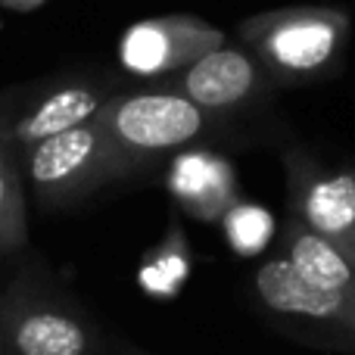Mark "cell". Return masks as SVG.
I'll list each match as a JSON object with an SVG mask.
<instances>
[{
  "label": "cell",
  "mask_w": 355,
  "mask_h": 355,
  "mask_svg": "<svg viewBox=\"0 0 355 355\" xmlns=\"http://www.w3.org/2000/svg\"><path fill=\"white\" fill-rule=\"evenodd\" d=\"M100 122L119 175H125L135 162L153 159L196 141L206 128V110L178 91L128 94L106 100L100 106Z\"/></svg>",
  "instance_id": "6da1fadb"
},
{
  "label": "cell",
  "mask_w": 355,
  "mask_h": 355,
  "mask_svg": "<svg viewBox=\"0 0 355 355\" xmlns=\"http://www.w3.org/2000/svg\"><path fill=\"white\" fill-rule=\"evenodd\" d=\"M243 37L281 75H312L331 66L349 35V16L334 6H287L243 22Z\"/></svg>",
  "instance_id": "7a4b0ae2"
},
{
  "label": "cell",
  "mask_w": 355,
  "mask_h": 355,
  "mask_svg": "<svg viewBox=\"0 0 355 355\" xmlns=\"http://www.w3.org/2000/svg\"><path fill=\"white\" fill-rule=\"evenodd\" d=\"M25 168L35 196L47 206L72 202L100 181L119 175L100 112L78 128H69L25 150Z\"/></svg>",
  "instance_id": "3957f363"
},
{
  "label": "cell",
  "mask_w": 355,
  "mask_h": 355,
  "mask_svg": "<svg viewBox=\"0 0 355 355\" xmlns=\"http://www.w3.org/2000/svg\"><path fill=\"white\" fill-rule=\"evenodd\" d=\"M225 44V31L196 16H156L135 22L119 41V60L141 78L181 72L202 53Z\"/></svg>",
  "instance_id": "277c9868"
},
{
  "label": "cell",
  "mask_w": 355,
  "mask_h": 355,
  "mask_svg": "<svg viewBox=\"0 0 355 355\" xmlns=\"http://www.w3.org/2000/svg\"><path fill=\"white\" fill-rule=\"evenodd\" d=\"M259 300L281 315H300L315 321H337V324L355 327V293L331 290L309 281L296 271L290 259H271L256 271Z\"/></svg>",
  "instance_id": "5b68a950"
},
{
  "label": "cell",
  "mask_w": 355,
  "mask_h": 355,
  "mask_svg": "<svg viewBox=\"0 0 355 355\" xmlns=\"http://www.w3.org/2000/svg\"><path fill=\"white\" fill-rule=\"evenodd\" d=\"M178 94L193 100L200 110L215 112V110H231V106L243 103L252 91L259 87V66L252 56L234 47H212L184 66L175 81Z\"/></svg>",
  "instance_id": "8992f818"
},
{
  "label": "cell",
  "mask_w": 355,
  "mask_h": 355,
  "mask_svg": "<svg viewBox=\"0 0 355 355\" xmlns=\"http://www.w3.org/2000/svg\"><path fill=\"white\" fill-rule=\"evenodd\" d=\"M103 94L91 85H62L50 91L41 103H35L16 125L10 141L22 150H31L35 144L47 141L53 135H62L69 128H78L81 122L94 119L103 106Z\"/></svg>",
  "instance_id": "52a82bcc"
},
{
  "label": "cell",
  "mask_w": 355,
  "mask_h": 355,
  "mask_svg": "<svg viewBox=\"0 0 355 355\" xmlns=\"http://www.w3.org/2000/svg\"><path fill=\"white\" fill-rule=\"evenodd\" d=\"M10 337L19 355H85L87 334L78 318L53 306H25L12 315Z\"/></svg>",
  "instance_id": "ba28073f"
},
{
  "label": "cell",
  "mask_w": 355,
  "mask_h": 355,
  "mask_svg": "<svg viewBox=\"0 0 355 355\" xmlns=\"http://www.w3.org/2000/svg\"><path fill=\"white\" fill-rule=\"evenodd\" d=\"M302 218L355 259V178L334 175L312 181L302 193Z\"/></svg>",
  "instance_id": "9c48e42d"
},
{
  "label": "cell",
  "mask_w": 355,
  "mask_h": 355,
  "mask_svg": "<svg viewBox=\"0 0 355 355\" xmlns=\"http://www.w3.org/2000/svg\"><path fill=\"white\" fill-rule=\"evenodd\" d=\"M287 259L296 265L300 275L309 277V281L321 284V287H331V290L355 293V259L337 243V240L312 231L309 225L293 227Z\"/></svg>",
  "instance_id": "30bf717a"
},
{
  "label": "cell",
  "mask_w": 355,
  "mask_h": 355,
  "mask_svg": "<svg viewBox=\"0 0 355 355\" xmlns=\"http://www.w3.org/2000/svg\"><path fill=\"white\" fill-rule=\"evenodd\" d=\"M172 190L196 215H215L231 200V172L212 156H184L175 162Z\"/></svg>",
  "instance_id": "8fae6325"
},
{
  "label": "cell",
  "mask_w": 355,
  "mask_h": 355,
  "mask_svg": "<svg viewBox=\"0 0 355 355\" xmlns=\"http://www.w3.org/2000/svg\"><path fill=\"white\" fill-rule=\"evenodd\" d=\"M25 196L12 162V141L0 128V252L25 243Z\"/></svg>",
  "instance_id": "7c38bea8"
},
{
  "label": "cell",
  "mask_w": 355,
  "mask_h": 355,
  "mask_svg": "<svg viewBox=\"0 0 355 355\" xmlns=\"http://www.w3.org/2000/svg\"><path fill=\"white\" fill-rule=\"evenodd\" d=\"M225 231H227V240H231L234 250L252 256V252H259L271 240L275 221L259 206H234L225 218Z\"/></svg>",
  "instance_id": "4fadbf2b"
},
{
  "label": "cell",
  "mask_w": 355,
  "mask_h": 355,
  "mask_svg": "<svg viewBox=\"0 0 355 355\" xmlns=\"http://www.w3.org/2000/svg\"><path fill=\"white\" fill-rule=\"evenodd\" d=\"M3 6H10V10H19V12H25V10H35V6H41V3H47V0H0Z\"/></svg>",
  "instance_id": "5bb4252c"
}]
</instances>
